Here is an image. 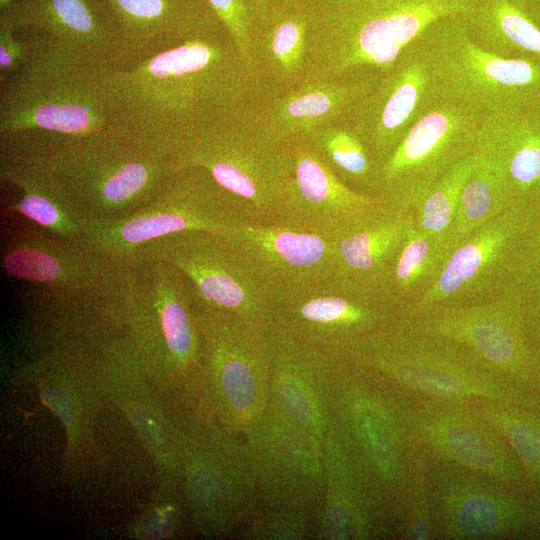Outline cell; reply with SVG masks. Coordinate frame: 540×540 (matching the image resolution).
<instances>
[{
	"label": "cell",
	"mask_w": 540,
	"mask_h": 540,
	"mask_svg": "<svg viewBox=\"0 0 540 540\" xmlns=\"http://www.w3.org/2000/svg\"><path fill=\"white\" fill-rule=\"evenodd\" d=\"M112 128L175 152L183 142L252 107L260 87L223 26L127 69H106Z\"/></svg>",
	"instance_id": "6da1fadb"
},
{
	"label": "cell",
	"mask_w": 540,
	"mask_h": 540,
	"mask_svg": "<svg viewBox=\"0 0 540 540\" xmlns=\"http://www.w3.org/2000/svg\"><path fill=\"white\" fill-rule=\"evenodd\" d=\"M4 272L25 296L45 350L99 349L122 335L130 305L128 261L82 239L20 231L1 252Z\"/></svg>",
	"instance_id": "7a4b0ae2"
},
{
	"label": "cell",
	"mask_w": 540,
	"mask_h": 540,
	"mask_svg": "<svg viewBox=\"0 0 540 540\" xmlns=\"http://www.w3.org/2000/svg\"><path fill=\"white\" fill-rule=\"evenodd\" d=\"M0 160L20 164L45 179L87 227L142 209L179 170L171 151L116 130L1 140Z\"/></svg>",
	"instance_id": "3957f363"
},
{
	"label": "cell",
	"mask_w": 540,
	"mask_h": 540,
	"mask_svg": "<svg viewBox=\"0 0 540 540\" xmlns=\"http://www.w3.org/2000/svg\"><path fill=\"white\" fill-rule=\"evenodd\" d=\"M480 0H312L305 80L389 69L435 22L468 17Z\"/></svg>",
	"instance_id": "277c9868"
},
{
	"label": "cell",
	"mask_w": 540,
	"mask_h": 540,
	"mask_svg": "<svg viewBox=\"0 0 540 540\" xmlns=\"http://www.w3.org/2000/svg\"><path fill=\"white\" fill-rule=\"evenodd\" d=\"M130 305L121 340L155 388L184 403L202 357L198 311L183 274L155 256L130 260Z\"/></svg>",
	"instance_id": "5b68a950"
},
{
	"label": "cell",
	"mask_w": 540,
	"mask_h": 540,
	"mask_svg": "<svg viewBox=\"0 0 540 540\" xmlns=\"http://www.w3.org/2000/svg\"><path fill=\"white\" fill-rule=\"evenodd\" d=\"M106 69L49 38L27 65L0 84V140L114 130L104 95Z\"/></svg>",
	"instance_id": "8992f818"
},
{
	"label": "cell",
	"mask_w": 540,
	"mask_h": 540,
	"mask_svg": "<svg viewBox=\"0 0 540 540\" xmlns=\"http://www.w3.org/2000/svg\"><path fill=\"white\" fill-rule=\"evenodd\" d=\"M350 362L392 386L436 400H488L530 408L535 404V395L510 382L466 347L423 333L397 316L366 337Z\"/></svg>",
	"instance_id": "52a82bcc"
},
{
	"label": "cell",
	"mask_w": 540,
	"mask_h": 540,
	"mask_svg": "<svg viewBox=\"0 0 540 540\" xmlns=\"http://www.w3.org/2000/svg\"><path fill=\"white\" fill-rule=\"evenodd\" d=\"M202 357L190 409L243 435L269 401L271 345L263 324L198 312Z\"/></svg>",
	"instance_id": "ba28073f"
},
{
	"label": "cell",
	"mask_w": 540,
	"mask_h": 540,
	"mask_svg": "<svg viewBox=\"0 0 540 540\" xmlns=\"http://www.w3.org/2000/svg\"><path fill=\"white\" fill-rule=\"evenodd\" d=\"M539 253L540 206H511L467 236L435 283L397 317L411 320L442 305L489 299L520 287Z\"/></svg>",
	"instance_id": "9c48e42d"
},
{
	"label": "cell",
	"mask_w": 540,
	"mask_h": 540,
	"mask_svg": "<svg viewBox=\"0 0 540 540\" xmlns=\"http://www.w3.org/2000/svg\"><path fill=\"white\" fill-rule=\"evenodd\" d=\"M418 40L440 100L481 114L540 107V60L487 50L472 35L465 16L435 22Z\"/></svg>",
	"instance_id": "30bf717a"
},
{
	"label": "cell",
	"mask_w": 540,
	"mask_h": 540,
	"mask_svg": "<svg viewBox=\"0 0 540 540\" xmlns=\"http://www.w3.org/2000/svg\"><path fill=\"white\" fill-rule=\"evenodd\" d=\"M254 105L183 142L174 155L178 169H205L241 204L248 221L273 223L290 174V142L264 126Z\"/></svg>",
	"instance_id": "8fae6325"
},
{
	"label": "cell",
	"mask_w": 540,
	"mask_h": 540,
	"mask_svg": "<svg viewBox=\"0 0 540 540\" xmlns=\"http://www.w3.org/2000/svg\"><path fill=\"white\" fill-rule=\"evenodd\" d=\"M180 477L191 515L205 533H226L244 524L259 506L243 435L226 430L214 419L183 415Z\"/></svg>",
	"instance_id": "7c38bea8"
},
{
	"label": "cell",
	"mask_w": 540,
	"mask_h": 540,
	"mask_svg": "<svg viewBox=\"0 0 540 540\" xmlns=\"http://www.w3.org/2000/svg\"><path fill=\"white\" fill-rule=\"evenodd\" d=\"M246 221L241 204L205 169L184 167L148 205L125 218L88 225L85 238L128 261L154 240L187 231L228 235Z\"/></svg>",
	"instance_id": "4fadbf2b"
},
{
	"label": "cell",
	"mask_w": 540,
	"mask_h": 540,
	"mask_svg": "<svg viewBox=\"0 0 540 540\" xmlns=\"http://www.w3.org/2000/svg\"><path fill=\"white\" fill-rule=\"evenodd\" d=\"M403 320L423 333L466 347L528 393L536 396L540 391V357L529 337L521 287L489 299L442 305Z\"/></svg>",
	"instance_id": "5bb4252c"
},
{
	"label": "cell",
	"mask_w": 540,
	"mask_h": 540,
	"mask_svg": "<svg viewBox=\"0 0 540 540\" xmlns=\"http://www.w3.org/2000/svg\"><path fill=\"white\" fill-rule=\"evenodd\" d=\"M374 373L351 363L338 372L332 393V426L376 490L397 492L406 471V412Z\"/></svg>",
	"instance_id": "9a60e30c"
},
{
	"label": "cell",
	"mask_w": 540,
	"mask_h": 540,
	"mask_svg": "<svg viewBox=\"0 0 540 540\" xmlns=\"http://www.w3.org/2000/svg\"><path fill=\"white\" fill-rule=\"evenodd\" d=\"M483 114L439 100L380 167V192L392 210L414 212L457 164L475 152Z\"/></svg>",
	"instance_id": "2e32d148"
},
{
	"label": "cell",
	"mask_w": 540,
	"mask_h": 540,
	"mask_svg": "<svg viewBox=\"0 0 540 540\" xmlns=\"http://www.w3.org/2000/svg\"><path fill=\"white\" fill-rule=\"evenodd\" d=\"M396 316L397 310L384 299L332 281L274 300L265 328L270 335L350 361L366 337Z\"/></svg>",
	"instance_id": "e0dca14e"
},
{
	"label": "cell",
	"mask_w": 540,
	"mask_h": 540,
	"mask_svg": "<svg viewBox=\"0 0 540 540\" xmlns=\"http://www.w3.org/2000/svg\"><path fill=\"white\" fill-rule=\"evenodd\" d=\"M138 253L176 267L190 286L198 312L234 315L266 325L271 298L226 235L182 232L154 240Z\"/></svg>",
	"instance_id": "ac0fdd59"
},
{
	"label": "cell",
	"mask_w": 540,
	"mask_h": 540,
	"mask_svg": "<svg viewBox=\"0 0 540 540\" xmlns=\"http://www.w3.org/2000/svg\"><path fill=\"white\" fill-rule=\"evenodd\" d=\"M290 174L273 223L336 240L392 209L345 185L304 137L289 140Z\"/></svg>",
	"instance_id": "d6986e66"
},
{
	"label": "cell",
	"mask_w": 540,
	"mask_h": 540,
	"mask_svg": "<svg viewBox=\"0 0 540 540\" xmlns=\"http://www.w3.org/2000/svg\"><path fill=\"white\" fill-rule=\"evenodd\" d=\"M243 437L259 505L317 516L325 480L323 440L294 426L268 406Z\"/></svg>",
	"instance_id": "ffe728a7"
},
{
	"label": "cell",
	"mask_w": 540,
	"mask_h": 540,
	"mask_svg": "<svg viewBox=\"0 0 540 540\" xmlns=\"http://www.w3.org/2000/svg\"><path fill=\"white\" fill-rule=\"evenodd\" d=\"M406 421L410 433L438 457L507 488L526 489L518 457L470 404L432 399L406 412Z\"/></svg>",
	"instance_id": "44dd1931"
},
{
	"label": "cell",
	"mask_w": 540,
	"mask_h": 540,
	"mask_svg": "<svg viewBox=\"0 0 540 540\" xmlns=\"http://www.w3.org/2000/svg\"><path fill=\"white\" fill-rule=\"evenodd\" d=\"M419 40L379 74L346 118L379 168L439 101Z\"/></svg>",
	"instance_id": "7402d4cb"
},
{
	"label": "cell",
	"mask_w": 540,
	"mask_h": 540,
	"mask_svg": "<svg viewBox=\"0 0 540 540\" xmlns=\"http://www.w3.org/2000/svg\"><path fill=\"white\" fill-rule=\"evenodd\" d=\"M226 236L272 302L333 281L334 240L251 221Z\"/></svg>",
	"instance_id": "603a6c76"
},
{
	"label": "cell",
	"mask_w": 540,
	"mask_h": 540,
	"mask_svg": "<svg viewBox=\"0 0 540 540\" xmlns=\"http://www.w3.org/2000/svg\"><path fill=\"white\" fill-rule=\"evenodd\" d=\"M268 337L271 345L268 407L324 441L332 424L334 380L348 361L287 339L270 334Z\"/></svg>",
	"instance_id": "cb8c5ba5"
},
{
	"label": "cell",
	"mask_w": 540,
	"mask_h": 540,
	"mask_svg": "<svg viewBox=\"0 0 540 540\" xmlns=\"http://www.w3.org/2000/svg\"><path fill=\"white\" fill-rule=\"evenodd\" d=\"M434 496L443 534L451 539H491L521 532L535 512L521 491L459 471L435 476Z\"/></svg>",
	"instance_id": "d4e9b609"
},
{
	"label": "cell",
	"mask_w": 540,
	"mask_h": 540,
	"mask_svg": "<svg viewBox=\"0 0 540 540\" xmlns=\"http://www.w3.org/2000/svg\"><path fill=\"white\" fill-rule=\"evenodd\" d=\"M118 34L116 70L133 67L222 24L206 0H101Z\"/></svg>",
	"instance_id": "484cf974"
},
{
	"label": "cell",
	"mask_w": 540,
	"mask_h": 540,
	"mask_svg": "<svg viewBox=\"0 0 540 540\" xmlns=\"http://www.w3.org/2000/svg\"><path fill=\"white\" fill-rule=\"evenodd\" d=\"M475 153L494 172L511 206H540V107L483 114Z\"/></svg>",
	"instance_id": "4316f807"
},
{
	"label": "cell",
	"mask_w": 540,
	"mask_h": 540,
	"mask_svg": "<svg viewBox=\"0 0 540 540\" xmlns=\"http://www.w3.org/2000/svg\"><path fill=\"white\" fill-rule=\"evenodd\" d=\"M0 18L16 30L40 31L110 69L117 67L118 34L101 0H19L1 10Z\"/></svg>",
	"instance_id": "83f0119b"
},
{
	"label": "cell",
	"mask_w": 540,
	"mask_h": 540,
	"mask_svg": "<svg viewBox=\"0 0 540 540\" xmlns=\"http://www.w3.org/2000/svg\"><path fill=\"white\" fill-rule=\"evenodd\" d=\"M378 76L361 73L335 79L304 80L280 93L260 97L254 110L277 138L289 141L305 137L319 126L347 118Z\"/></svg>",
	"instance_id": "f1b7e54d"
},
{
	"label": "cell",
	"mask_w": 540,
	"mask_h": 540,
	"mask_svg": "<svg viewBox=\"0 0 540 540\" xmlns=\"http://www.w3.org/2000/svg\"><path fill=\"white\" fill-rule=\"evenodd\" d=\"M324 490L318 511L324 539H367L373 533L372 481L331 425L323 441Z\"/></svg>",
	"instance_id": "f546056e"
},
{
	"label": "cell",
	"mask_w": 540,
	"mask_h": 540,
	"mask_svg": "<svg viewBox=\"0 0 540 540\" xmlns=\"http://www.w3.org/2000/svg\"><path fill=\"white\" fill-rule=\"evenodd\" d=\"M308 33L307 6L272 2L258 18L252 54L262 96L280 93L305 80Z\"/></svg>",
	"instance_id": "4dcf8cb0"
},
{
	"label": "cell",
	"mask_w": 540,
	"mask_h": 540,
	"mask_svg": "<svg viewBox=\"0 0 540 540\" xmlns=\"http://www.w3.org/2000/svg\"><path fill=\"white\" fill-rule=\"evenodd\" d=\"M414 225V212L391 210L334 240L333 282L382 298L385 274Z\"/></svg>",
	"instance_id": "1f68e13d"
},
{
	"label": "cell",
	"mask_w": 540,
	"mask_h": 540,
	"mask_svg": "<svg viewBox=\"0 0 540 540\" xmlns=\"http://www.w3.org/2000/svg\"><path fill=\"white\" fill-rule=\"evenodd\" d=\"M453 245L411 228L380 287V296L397 311L421 297L438 279Z\"/></svg>",
	"instance_id": "d6a6232c"
},
{
	"label": "cell",
	"mask_w": 540,
	"mask_h": 540,
	"mask_svg": "<svg viewBox=\"0 0 540 540\" xmlns=\"http://www.w3.org/2000/svg\"><path fill=\"white\" fill-rule=\"evenodd\" d=\"M466 18L472 35L487 50L506 58L540 60V28L525 0H480Z\"/></svg>",
	"instance_id": "836d02e7"
},
{
	"label": "cell",
	"mask_w": 540,
	"mask_h": 540,
	"mask_svg": "<svg viewBox=\"0 0 540 540\" xmlns=\"http://www.w3.org/2000/svg\"><path fill=\"white\" fill-rule=\"evenodd\" d=\"M0 178L20 190V197L5 209L34 222L43 231L66 239H82L87 224L56 189L30 169L0 160Z\"/></svg>",
	"instance_id": "e575fe53"
},
{
	"label": "cell",
	"mask_w": 540,
	"mask_h": 540,
	"mask_svg": "<svg viewBox=\"0 0 540 540\" xmlns=\"http://www.w3.org/2000/svg\"><path fill=\"white\" fill-rule=\"evenodd\" d=\"M304 138L345 185L380 197V168L346 118L319 126Z\"/></svg>",
	"instance_id": "d590c367"
},
{
	"label": "cell",
	"mask_w": 540,
	"mask_h": 540,
	"mask_svg": "<svg viewBox=\"0 0 540 540\" xmlns=\"http://www.w3.org/2000/svg\"><path fill=\"white\" fill-rule=\"evenodd\" d=\"M474 402L472 409L505 438L518 457L526 489L540 490V414L534 408L517 404Z\"/></svg>",
	"instance_id": "8d00e7d4"
},
{
	"label": "cell",
	"mask_w": 540,
	"mask_h": 540,
	"mask_svg": "<svg viewBox=\"0 0 540 540\" xmlns=\"http://www.w3.org/2000/svg\"><path fill=\"white\" fill-rule=\"evenodd\" d=\"M475 154L459 197L451 240L456 248L474 230L511 207L490 167Z\"/></svg>",
	"instance_id": "74e56055"
},
{
	"label": "cell",
	"mask_w": 540,
	"mask_h": 540,
	"mask_svg": "<svg viewBox=\"0 0 540 540\" xmlns=\"http://www.w3.org/2000/svg\"><path fill=\"white\" fill-rule=\"evenodd\" d=\"M474 162L473 153L431 188L414 210L415 226L418 229L453 245L451 233L460 193Z\"/></svg>",
	"instance_id": "f35d334b"
},
{
	"label": "cell",
	"mask_w": 540,
	"mask_h": 540,
	"mask_svg": "<svg viewBox=\"0 0 540 540\" xmlns=\"http://www.w3.org/2000/svg\"><path fill=\"white\" fill-rule=\"evenodd\" d=\"M314 515L295 509L258 506L245 521L250 539H303Z\"/></svg>",
	"instance_id": "ab89813d"
},
{
	"label": "cell",
	"mask_w": 540,
	"mask_h": 540,
	"mask_svg": "<svg viewBox=\"0 0 540 540\" xmlns=\"http://www.w3.org/2000/svg\"><path fill=\"white\" fill-rule=\"evenodd\" d=\"M254 75L252 41L258 14L251 0H206ZM256 79V78H255ZM257 81V80H256ZM258 83V82H257Z\"/></svg>",
	"instance_id": "60d3db41"
},
{
	"label": "cell",
	"mask_w": 540,
	"mask_h": 540,
	"mask_svg": "<svg viewBox=\"0 0 540 540\" xmlns=\"http://www.w3.org/2000/svg\"><path fill=\"white\" fill-rule=\"evenodd\" d=\"M48 40L40 31L19 36L10 23L0 18V84L27 65Z\"/></svg>",
	"instance_id": "b9f144b4"
},
{
	"label": "cell",
	"mask_w": 540,
	"mask_h": 540,
	"mask_svg": "<svg viewBox=\"0 0 540 540\" xmlns=\"http://www.w3.org/2000/svg\"><path fill=\"white\" fill-rule=\"evenodd\" d=\"M411 498L406 521L407 537L414 540L432 538V520L424 463L412 466Z\"/></svg>",
	"instance_id": "7bdbcfd3"
},
{
	"label": "cell",
	"mask_w": 540,
	"mask_h": 540,
	"mask_svg": "<svg viewBox=\"0 0 540 540\" xmlns=\"http://www.w3.org/2000/svg\"><path fill=\"white\" fill-rule=\"evenodd\" d=\"M520 287L525 297L529 319L540 318V253L529 268Z\"/></svg>",
	"instance_id": "ee69618b"
},
{
	"label": "cell",
	"mask_w": 540,
	"mask_h": 540,
	"mask_svg": "<svg viewBox=\"0 0 540 540\" xmlns=\"http://www.w3.org/2000/svg\"><path fill=\"white\" fill-rule=\"evenodd\" d=\"M143 520V531L149 528L153 534L154 528H157V536L164 535L166 531H170L176 520V509L173 505H162L155 507Z\"/></svg>",
	"instance_id": "f6af8a7d"
},
{
	"label": "cell",
	"mask_w": 540,
	"mask_h": 540,
	"mask_svg": "<svg viewBox=\"0 0 540 540\" xmlns=\"http://www.w3.org/2000/svg\"><path fill=\"white\" fill-rule=\"evenodd\" d=\"M528 330L531 343L540 357V318L529 319Z\"/></svg>",
	"instance_id": "bcb514c9"
},
{
	"label": "cell",
	"mask_w": 540,
	"mask_h": 540,
	"mask_svg": "<svg viewBox=\"0 0 540 540\" xmlns=\"http://www.w3.org/2000/svg\"><path fill=\"white\" fill-rule=\"evenodd\" d=\"M256 12L258 14V18L261 17L266 10L269 8V6L272 3V0H251Z\"/></svg>",
	"instance_id": "7dc6e473"
},
{
	"label": "cell",
	"mask_w": 540,
	"mask_h": 540,
	"mask_svg": "<svg viewBox=\"0 0 540 540\" xmlns=\"http://www.w3.org/2000/svg\"><path fill=\"white\" fill-rule=\"evenodd\" d=\"M312 0H272V2H281L291 5L307 6Z\"/></svg>",
	"instance_id": "c3c4849f"
},
{
	"label": "cell",
	"mask_w": 540,
	"mask_h": 540,
	"mask_svg": "<svg viewBox=\"0 0 540 540\" xmlns=\"http://www.w3.org/2000/svg\"><path fill=\"white\" fill-rule=\"evenodd\" d=\"M19 0H0V10H3Z\"/></svg>",
	"instance_id": "681fc988"
},
{
	"label": "cell",
	"mask_w": 540,
	"mask_h": 540,
	"mask_svg": "<svg viewBox=\"0 0 540 540\" xmlns=\"http://www.w3.org/2000/svg\"><path fill=\"white\" fill-rule=\"evenodd\" d=\"M533 408L540 414V391L536 395L535 404Z\"/></svg>",
	"instance_id": "f907efd6"
}]
</instances>
